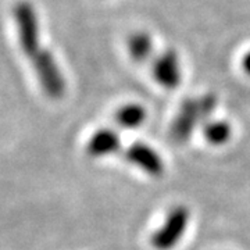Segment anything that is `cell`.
<instances>
[{"label":"cell","instance_id":"9c48e42d","mask_svg":"<svg viewBox=\"0 0 250 250\" xmlns=\"http://www.w3.org/2000/svg\"><path fill=\"white\" fill-rule=\"evenodd\" d=\"M145 120H146V111L141 104L136 103L125 104L121 108H118V111L116 113L117 124L126 129L138 128L139 125L143 124Z\"/></svg>","mask_w":250,"mask_h":250},{"label":"cell","instance_id":"52a82bcc","mask_svg":"<svg viewBox=\"0 0 250 250\" xmlns=\"http://www.w3.org/2000/svg\"><path fill=\"white\" fill-rule=\"evenodd\" d=\"M120 149V136L113 129H100L89 139L88 153L93 157H102Z\"/></svg>","mask_w":250,"mask_h":250},{"label":"cell","instance_id":"8fae6325","mask_svg":"<svg viewBox=\"0 0 250 250\" xmlns=\"http://www.w3.org/2000/svg\"><path fill=\"white\" fill-rule=\"evenodd\" d=\"M197 103H199L200 123L206 124V123H208V118L214 113L215 106H217V98L213 93H207L200 99H197Z\"/></svg>","mask_w":250,"mask_h":250},{"label":"cell","instance_id":"6da1fadb","mask_svg":"<svg viewBox=\"0 0 250 250\" xmlns=\"http://www.w3.org/2000/svg\"><path fill=\"white\" fill-rule=\"evenodd\" d=\"M18 42L22 53L32 59L42 47L39 41V20L35 9L28 1H20L14 7Z\"/></svg>","mask_w":250,"mask_h":250},{"label":"cell","instance_id":"5b68a950","mask_svg":"<svg viewBox=\"0 0 250 250\" xmlns=\"http://www.w3.org/2000/svg\"><path fill=\"white\" fill-rule=\"evenodd\" d=\"M200 124L197 99H185L171 128V136L177 143H185L193 134L196 125Z\"/></svg>","mask_w":250,"mask_h":250},{"label":"cell","instance_id":"8992f818","mask_svg":"<svg viewBox=\"0 0 250 250\" xmlns=\"http://www.w3.org/2000/svg\"><path fill=\"white\" fill-rule=\"evenodd\" d=\"M125 157L129 163L138 166L153 177H160L164 172V164L156 150L145 143H134L125 150Z\"/></svg>","mask_w":250,"mask_h":250},{"label":"cell","instance_id":"277c9868","mask_svg":"<svg viewBox=\"0 0 250 250\" xmlns=\"http://www.w3.org/2000/svg\"><path fill=\"white\" fill-rule=\"evenodd\" d=\"M153 78L166 89H175L181 82V64L177 53L168 49L156 56L152 62Z\"/></svg>","mask_w":250,"mask_h":250},{"label":"cell","instance_id":"ba28073f","mask_svg":"<svg viewBox=\"0 0 250 250\" xmlns=\"http://www.w3.org/2000/svg\"><path fill=\"white\" fill-rule=\"evenodd\" d=\"M128 53L136 62H147L153 56L152 36L147 32H136L128 39Z\"/></svg>","mask_w":250,"mask_h":250},{"label":"cell","instance_id":"7c38bea8","mask_svg":"<svg viewBox=\"0 0 250 250\" xmlns=\"http://www.w3.org/2000/svg\"><path fill=\"white\" fill-rule=\"evenodd\" d=\"M242 70L246 72V75L250 77V52L242 57Z\"/></svg>","mask_w":250,"mask_h":250},{"label":"cell","instance_id":"7a4b0ae2","mask_svg":"<svg viewBox=\"0 0 250 250\" xmlns=\"http://www.w3.org/2000/svg\"><path fill=\"white\" fill-rule=\"evenodd\" d=\"M31 62L35 68L39 83L46 95L52 99L62 98L65 92V82L53 54L47 49H41L31 59Z\"/></svg>","mask_w":250,"mask_h":250},{"label":"cell","instance_id":"30bf717a","mask_svg":"<svg viewBox=\"0 0 250 250\" xmlns=\"http://www.w3.org/2000/svg\"><path fill=\"white\" fill-rule=\"evenodd\" d=\"M203 134H205L206 141L214 146H221L224 143L229 141L231 135H232V129L231 125L227 121H208L203 126Z\"/></svg>","mask_w":250,"mask_h":250},{"label":"cell","instance_id":"3957f363","mask_svg":"<svg viewBox=\"0 0 250 250\" xmlns=\"http://www.w3.org/2000/svg\"><path fill=\"white\" fill-rule=\"evenodd\" d=\"M189 221V211L184 206H177L171 210L166 223L157 232L153 233L152 245L157 250L172 249L182 238Z\"/></svg>","mask_w":250,"mask_h":250}]
</instances>
